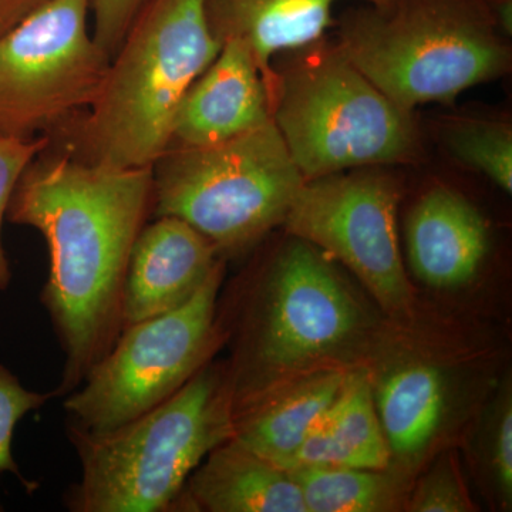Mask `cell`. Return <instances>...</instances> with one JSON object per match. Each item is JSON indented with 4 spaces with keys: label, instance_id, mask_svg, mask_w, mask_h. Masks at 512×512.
<instances>
[{
    "label": "cell",
    "instance_id": "cell-9",
    "mask_svg": "<svg viewBox=\"0 0 512 512\" xmlns=\"http://www.w3.org/2000/svg\"><path fill=\"white\" fill-rule=\"evenodd\" d=\"M397 202L390 175L343 171L305 181L284 224L296 239L352 269L387 312L403 313L412 292L397 239Z\"/></svg>",
    "mask_w": 512,
    "mask_h": 512
},
{
    "label": "cell",
    "instance_id": "cell-24",
    "mask_svg": "<svg viewBox=\"0 0 512 512\" xmlns=\"http://www.w3.org/2000/svg\"><path fill=\"white\" fill-rule=\"evenodd\" d=\"M466 493L450 464L434 470L414 493L410 511L464 512L470 511Z\"/></svg>",
    "mask_w": 512,
    "mask_h": 512
},
{
    "label": "cell",
    "instance_id": "cell-21",
    "mask_svg": "<svg viewBox=\"0 0 512 512\" xmlns=\"http://www.w3.org/2000/svg\"><path fill=\"white\" fill-rule=\"evenodd\" d=\"M55 396V392L40 393L26 389L8 367L0 365V474L10 473L18 477L29 493L36 490L39 484L29 481L20 473L12 454L13 434L26 414L45 406Z\"/></svg>",
    "mask_w": 512,
    "mask_h": 512
},
{
    "label": "cell",
    "instance_id": "cell-27",
    "mask_svg": "<svg viewBox=\"0 0 512 512\" xmlns=\"http://www.w3.org/2000/svg\"><path fill=\"white\" fill-rule=\"evenodd\" d=\"M498 29L505 37L512 33V0H487Z\"/></svg>",
    "mask_w": 512,
    "mask_h": 512
},
{
    "label": "cell",
    "instance_id": "cell-18",
    "mask_svg": "<svg viewBox=\"0 0 512 512\" xmlns=\"http://www.w3.org/2000/svg\"><path fill=\"white\" fill-rule=\"evenodd\" d=\"M444 410V383L436 369L400 367L377 392V414L389 450L402 458L420 454L439 430Z\"/></svg>",
    "mask_w": 512,
    "mask_h": 512
},
{
    "label": "cell",
    "instance_id": "cell-6",
    "mask_svg": "<svg viewBox=\"0 0 512 512\" xmlns=\"http://www.w3.org/2000/svg\"><path fill=\"white\" fill-rule=\"evenodd\" d=\"M305 178L274 121L208 147H170L153 165V217H175L220 254L284 224Z\"/></svg>",
    "mask_w": 512,
    "mask_h": 512
},
{
    "label": "cell",
    "instance_id": "cell-16",
    "mask_svg": "<svg viewBox=\"0 0 512 512\" xmlns=\"http://www.w3.org/2000/svg\"><path fill=\"white\" fill-rule=\"evenodd\" d=\"M389 458L369 379L355 373L343 377L338 396L303 440L289 470L301 466L386 470Z\"/></svg>",
    "mask_w": 512,
    "mask_h": 512
},
{
    "label": "cell",
    "instance_id": "cell-1",
    "mask_svg": "<svg viewBox=\"0 0 512 512\" xmlns=\"http://www.w3.org/2000/svg\"><path fill=\"white\" fill-rule=\"evenodd\" d=\"M151 215L153 167L46 148L19 178L6 220L37 229L49 249L42 303L66 357L56 396L74 392L119 338L128 259Z\"/></svg>",
    "mask_w": 512,
    "mask_h": 512
},
{
    "label": "cell",
    "instance_id": "cell-3",
    "mask_svg": "<svg viewBox=\"0 0 512 512\" xmlns=\"http://www.w3.org/2000/svg\"><path fill=\"white\" fill-rule=\"evenodd\" d=\"M234 384L204 366L173 396L116 429L69 423L82 466L66 504L74 512L174 511L205 457L234 436Z\"/></svg>",
    "mask_w": 512,
    "mask_h": 512
},
{
    "label": "cell",
    "instance_id": "cell-19",
    "mask_svg": "<svg viewBox=\"0 0 512 512\" xmlns=\"http://www.w3.org/2000/svg\"><path fill=\"white\" fill-rule=\"evenodd\" d=\"M288 473L308 512H380L396 504V484L383 470L301 466Z\"/></svg>",
    "mask_w": 512,
    "mask_h": 512
},
{
    "label": "cell",
    "instance_id": "cell-22",
    "mask_svg": "<svg viewBox=\"0 0 512 512\" xmlns=\"http://www.w3.org/2000/svg\"><path fill=\"white\" fill-rule=\"evenodd\" d=\"M50 144L52 138L47 134L28 140L0 137V292L6 291L12 281L8 255L2 241L3 221L6 220L10 198L23 171Z\"/></svg>",
    "mask_w": 512,
    "mask_h": 512
},
{
    "label": "cell",
    "instance_id": "cell-20",
    "mask_svg": "<svg viewBox=\"0 0 512 512\" xmlns=\"http://www.w3.org/2000/svg\"><path fill=\"white\" fill-rule=\"evenodd\" d=\"M447 143L461 163L512 191V130L495 120H460L448 128Z\"/></svg>",
    "mask_w": 512,
    "mask_h": 512
},
{
    "label": "cell",
    "instance_id": "cell-26",
    "mask_svg": "<svg viewBox=\"0 0 512 512\" xmlns=\"http://www.w3.org/2000/svg\"><path fill=\"white\" fill-rule=\"evenodd\" d=\"M49 0H0V36L19 25Z\"/></svg>",
    "mask_w": 512,
    "mask_h": 512
},
{
    "label": "cell",
    "instance_id": "cell-25",
    "mask_svg": "<svg viewBox=\"0 0 512 512\" xmlns=\"http://www.w3.org/2000/svg\"><path fill=\"white\" fill-rule=\"evenodd\" d=\"M493 463L495 476L505 497L512 494V410L508 400L501 409L494 431Z\"/></svg>",
    "mask_w": 512,
    "mask_h": 512
},
{
    "label": "cell",
    "instance_id": "cell-15",
    "mask_svg": "<svg viewBox=\"0 0 512 512\" xmlns=\"http://www.w3.org/2000/svg\"><path fill=\"white\" fill-rule=\"evenodd\" d=\"M174 511L308 512L298 485L234 437L192 471Z\"/></svg>",
    "mask_w": 512,
    "mask_h": 512
},
{
    "label": "cell",
    "instance_id": "cell-4",
    "mask_svg": "<svg viewBox=\"0 0 512 512\" xmlns=\"http://www.w3.org/2000/svg\"><path fill=\"white\" fill-rule=\"evenodd\" d=\"M501 35L487 0H392L346 13L336 43L387 99L412 113L507 72L511 55Z\"/></svg>",
    "mask_w": 512,
    "mask_h": 512
},
{
    "label": "cell",
    "instance_id": "cell-14",
    "mask_svg": "<svg viewBox=\"0 0 512 512\" xmlns=\"http://www.w3.org/2000/svg\"><path fill=\"white\" fill-rule=\"evenodd\" d=\"M487 249L483 217L457 192L434 188L410 214L407 254L414 274L427 285L467 284L483 264Z\"/></svg>",
    "mask_w": 512,
    "mask_h": 512
},
{
    "label": "cell",
    "instance_id": "cell-5",
    "mask_svg": "<svg viewBox=\"0 0 512 512\" xmlns=\"http://www.w3.org/2000/svg\"><path fill=\"white\" fill-rule=\"evenodd\" d=\"M272 121L305 181L406 164L419 151L412 113L387 99L338 43L323 39L276 72Z\"/></svg>",
    "mask_w": 512,
    "mask_h": 512
},
{
    "label": "cell",
    "instance_id": "cell-13",
    "mask_svg": "<svg viewBox=\"0 0 512 512\" xmlns=\"http://www.w3.org/2000/svg\"><path fill=\"white\" fill-rule=\"evenodd\" d=\"M342 0H205L211 32L221 43L239 40L254 56L256 66L274 101L278 53L295 52L323 39L336 25L333 9ZM370 6L392 0H362Z\"/></svg>",
    "mask_w": 512,
    "mask_h": 512
},
{
    "label": "cell",
    "instance_id": "cell-7",
    "mask_svg": "<svg viewBox=\"0 0 512 512\" xmlns=\"http://www.w3.org/2000/svg\"><path fill=\"white\" fill-rule=\"evenodd\" d=\"M224 264L180 308L121 330L113 348L67 394L70 423L106 431L154 409L197 375L217 342Z\"/></svg>",
    "mask_w": 512,
    "mask_h": 512
},
{
    "label": "cell",
    "instance_id": "cell-12",
    "mask_svg": "<svg viewBox=\"0 0 512 512\" xmlns=\"http://www.w3.org/2000/svg\"><path fill=\"white\" fill-rule=\"evenodd\" d=\"M271 120V99L251 50L227 40L181 101L170 147L215 146Z\"/></svg>",
    "mask_w": 512,
    "mask_h": 512
},
{
    "label": "cell",
    "instance_id": "cell-17",
    "mask_svg": "<svg viewBox=\"0 0 512 512\" xmlns=\"http://www.w3.org/2000/svg\"><path fill=\"white\" fill-rule=\"evenodd\" d=\"M343 377L338 372L323 373L275 399L237 404L232 437L288 471L303 440L338 396Z\"/></svg>",
    "mask_w": 512,
    "mask_h": 512
},
{
    "label": "cell",
    "instance_id": "cell-10",
    "mask_svg": "<svg viewBox=\"0 0 512 512\" xmlns=\"http://www.w3.org/2000/svg\"><path fill=\"white\" fill-rule=\"evenodd\" d=\"M357 325L359 309L325 254L296 239L276 258L266 281L249 372L281 373L309 365L345 345Z\"/></svg>",
    "mask_w": 512,
    "mask_h": 512
},
{
    "label": "cell",
    "instance_id": "cell-2",
    "mask_svg": "<svg viewBox=\"0 0 512 512\" xmlns=\"http://www.w3.org/2000/svg\"><path fill=\"white\" fill-rule=\"evenodd\" d=\"M221 47L205 0H148L96 101L52 134L62 133L63 151L86 163L153 167L171 146L181 101Z\"/></svg>",
    "mask_w": 512,
    "mask_h": 512
},
{
    "label": "cell",
    "instance_id": "cell-23",
    "mask_svg": "<svg viewBox=\"0 0 512 512\" xmlns=\"http://www.w3.org/2000/svg\"><path fill=\"white\" fill-rule=\"evenodd\" d=\"M148 0H90L93 37L110 57L119 50L128 29Z\"/></svg>",
    "mask_w": 512,
    "mask_h": 512
},
{
    "label": "cell",
    "instance_id": "cell-8",
    "mask_svg": "<svg viewBox=\"0 0 512 512\" xmlns=\"http://www.w3.org/2000/svg\"><path fill=\"white\" fill-rule=\"evenodd\" d=\"M89 12L90 0H49L0 36V137L49 136L96 101L111 57Z\"/></svg>",
    "mask_w": 512,
    "mask_h": 512
},
{
    "label": "cell",
    "instance_id": "cell-11",
    "mask_svg": "<svg viewBox=\"0 0 512 512\" xmlns=\"http://www.w3.org/2000/svg\"><path fill=\"white\" fill-rule=\"evenodd\" d=\"M224 264L210 239L175 217L144 225L131 249L123 298V329L164 315L190 301Z\"/></svg>",
    "mask_w": 512,
    "mask_h": 512
}]
</instances>
